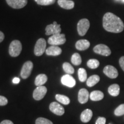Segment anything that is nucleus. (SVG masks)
I'll list each match as a JSON object with an SVG mask.
<instances>
[{"label": "nucleus", "mask_w": 124, "mask_h": 124, "mask_svg": "<svg viewBox=\"0 0 124 124\" xmlns=\"http://www.w3.org/2000/svg\"><path fill=\"white\" fill-rule=\"evenodd\" d=\"M66 41V36L64 34L58 33L52 35L48 38V43L51 46H59L64 44Z\"/></svg>", "instance_id": "obj_3"}, {"label": "nucleus", "mask_w": 124, "mask_h": 124, "mask_svg": "<svg viewBox=\"0 0 124 124\" xmlns=\"http://www.w3.org/2000/svg\"><path fill=\"white\" fill-rule=\"evenodd\" d=\"M0 124H14L13 122L10 120H4L0 123Z\"/></svg>", "instance_id": "obj_34"}, {"label": "nucleus", "mask_w": 124, "mask_h": 124, "mask_svg": "<svg viewBox=\"0 0 124 124\" xmlns=\"http://www.w3.org/2000/svg\"><path fill=\"white\" fill-rule=\"evenodd\" d=\"M93 117V111L90 109H86L81 113L80 120L84 123L89 122Z\"/></svg>", "instance_id": "obj_18"}, {"label": "nucleus", "mask_w": 124, "mask_h": 124, "mask_svg": "<svg viewBox=\"0 0 124 124\" xmlns=\"http://www.w3.org/2000/svg\"><path fill=\"white\" fill-rule=\"evenodd\" d=\"M36 124H53V123L48 119L40 117L36 120Z\"/></svg>", "instance_id": "obj_30"}, {"label": "nucleus", "mask_w": 124, "mask_h": 124, "mask_svg": "<svg viewBox=\"0 0 124 124\" xmlns=\"http://www.w3.org/2000/svg\"><path fill=\"white\" fill-rule=\"evenodd\" d=\"M49 109L54 114L58 116H62L64 113V108L59 103L53 102L49 105Z\"/></svg>", "instance_id": "obj_10"}, {"label": "nucleus", "mask_w": 124, "mask_h": 124, "mask_svg": "<svg viewBox=\"0 0 124 124\" xmlns=\"http://www.w3.org/2000/svg\"><path fill=\"white\" fill-rule=\"evenodd\" d=\"M62 49L59 46H52L46 50V53L48 56H58L62 54Z\"/></svg>", "instance_id": "obj_15"}, {"label": "nucleus", "mask_w": 124, "mask_h": 124, "mask_svg": "<svg viewBox=\"0 0 124 124\" xmlns=\"http://www.w3.org/2000/svg\"><path fill=\"white\" fill-rule=\"evenodd\" d=\"M71 62L75 66H79L82 63V58L78 53H75L71 57Z\"/></svg>", "instance_id": "obj_24"}, {"label": "nucleus", "mask_w": 124, "mask_h": 124, "mask_svg": "<svg viewBox=\"0 0 124 124\" xmlns=\"http://www.w3.org/2000/svg\"><path fill=\"white\" fill-rule=\"evenodd\" d=\"M122 2H124V0H122Z\"/></svg>", "instance_id": "obj_37"}, {"label": "nucleus", "mask_w": 124, "mask_h": 124, "mask_svg": "<svg viewBox=\"0 0 124 124\" xmlns=\"http://www.w3.org/2000/svg\"><path fill=\"white\" fill-rule=\"evenodd\" d=\"M103 73L107 77L111 79H115L118 76V72L117 70L114 67L110 65L106 66L103 69Z\"/></svg>", "instance_id": "obj_11"}, {"label": "nucleus", "mask_w": 124, "mask_h": 124, "mask_svg": "<svg viewBox=\"0 0 124 124\" xmlns=\"http://www.w3.org/2000/svg\"><path fill=\"white\" fill-rule=\"evenodd\" d=\"M90 46V43L87 40H79L76 43L75 47L79 51H85L88 49Z\"/></svg>", "instance_id": "obj_16"}, {"label": "nucleus", "mask_w": 124, "mask_h": 124, "mask_svg": "<svg viewBox=\"0 0 124 124\" xmlns=\"http://www.w3.org/2000/svg\"><path fill=\"white\" fill-rule=\"evenodd\" d=\"M48 78L45 74H39L35 79V85L37 86H41L45 84L47 81Z\"/></svg>", "instance_id": "obj_21"}, {"label": "nucleus", "mask_w": 124, "mask_h": 124, "mask_svg": "<svg viewBox=\"0 0 124 124\" xmlns=\"http://www.w3.org/2000/svg\"><path fill=\"white\" fill-rule=\"evenodd\" d=\"M22 50V45L19 40H13L10 43L9 48V53L12 57H17Z\"/></svg>", "instance_id": "obj_2"}, {"label": "nucleus", "mask_w": 124, "mask_h": 124, "mask_svg": "<svg viewBox=\"0 0 124 124\" xmlns=\"http://www.w3.org/2000/svg\"><path fill=\"white\" fill-rule=\"evenodd\" d=\"M47 89L45 86H38L33 91V97L35 100L40 101L42 100L46 95Z\"/></svg>", "instance_id": "obj_9"}, {"label": "nucleus", "mask_w": 124, "mask_h": 124, "mask_svg": "<svg viewBox=\"0 0 124 124\" xmlns=\"http://www.w3.org/2000/svg\"><path fill=\"white\" fill-rule=\"evenodd\" d=\"M36 3L40 5H50L54 4L56 0H35Z\"/></svg>", "instance_id": "obj_28"}, {"label": "nucleus", "mask_w": 124, "mask_h": 124, "mask_svg": "<svg viewBox=\"0 0 124 124\" xmlns=\"http://www.w3.org/2000/svg\"><path fill=\"white\" fill-rule=\"evenodd\" d=\"M90 28V22L87 18H83L79 21L77 25V30L78 34L81 36L86 35Z\"/></svg>", "instance_id": "obj_4"}, {"label": "nucleus", "mask_w": 124, "mask_h": 124, "mask_svg": "<svg viewBox=\"0 0 124 124\" xmlns=\"http://www.w3.org/2000/svg\"><path fill=\"white\" fill-rule=\"evenodd\" d=\"M120 88L118 84H113L109 86L108 89V92L110 95L113 97H117L120 94Z\"/></svg>", "instance_id": "obj_20"}, {"label": "nucleus", "mask_w": 124, "mask_h": 124, "mask_svg": "<svg viewBox=\"0 0 124 124\" xmlns=\"http://www.w3.org/2000/svg\"><path fill=\"white\" fill-rule=\"evenodd\" d=\"M62 83L64 86L69 87H73L75 86L76 81L75 79L69 74L63 75L61 79Z\"/></svg>", "instance_id": "obj_13"}, {"label": "nucleus", "mask_w": 124, "mask_h": 124, "mask_svg": "<svg viewBox=\"0 0 124 124\" xmlns=\"http://www.w3.org/2000/svg\"><path fill=\"white\" fill-rule=\"evenodd\" d=\"M103 27L108 32L118 33L124 31V24L119 17L108 12L103 16Z\"/></svg>", "instance_id": "obj_1"}, {"label": "nucleus", "mask_w": 124, "mask_h": 124, "mask_svg": "<svg viewBox=\"0 0 124 124\" xmlns=\"http://www.w3.org/2000/svg\"><path fill=\"white\" fill-rule=\"evenodd\" d=\"M100 78L97 75H93L90 77L89 78L87 79L86 84L87 86L91 87L95 86L100 81Z\"/></svg>", "instance_id": "obj_22"}, {"label": "nucleus", "mask_w": 124, "mask_h": 124, "mask_svg": "<svg viewBox=\"0 0 124 124\" xmlns=\"http://www.w3.org/2000/svg\"><path fill=\"white\" fill-rule=\"evenodd\" d=\"M63 69L67 74L71 75V74L74 73V67L71 66V64H70L69 63H67V62H65V63H63Z\"/></svg>", "instance_id": "obj_26"}, {"label": "nucleus", "mask_w": 124, "mask_h": 124, "mask_svg": "<svg viewBox=\"0 0 124 124\" xmlns=\"http://www.w3.org/2000/svg\"><path fill=\"white\" fill-rule=\"evenodd\" d=\"M56 100L58 101V102H60L62 104L67 105H69L70 102V100L69 97H66V96L61 95V94H57L55 96Z\"/></svg>", "instance_id": "obj_23"}, {"label": "nucleus", "mask_w": 124, "mask_h": 124, "mask_svg": "<svg viewBox=\"0 0 124 124\" xmlns=\"http://www.w3.org/2000/svg\"><path fill=\"white\" fill-rule=\"evenodd\" d=\"M7 4L14 9H21L25 7L28 0H6Z\"/></svg>", "instance_id": "obj_12"}, {"label": "nucleus", "mask_w": 124, "mask_h": 124, "mask_svg": "<svg viewBox=\"0 0 124 124\" xmlns=\"http://www.w3.org/2000/svg\"><path fill=\"white\" fill-rule=\"evenodd\" d=\"M94 52L99 55L108 56L111 54V50L108 46L105 44H98L93 48Z\"/></svg>", "instance_id": "obj_7"}, {"label": "nucleus", "mask_w": 124, "mask_h": 124, "mask_svg": "<svg viewBox=\"0 0 124 124\" xmlns=\"http://www.w3.org/2000/svg\"><path fill=\"white\" fill-rule=\"evenodd\" d=\"M78 74L79 79L80 82H84L87 80V75L86 70L83 69V68H80L78 70Z\"/></svg>", "instance_id": "obj_25"}, {"label": "nucleus", "mask_w": 124, "mask_h": 124, "mask_svg": "<svg viewBox=\"0 0 124 124\" xmlns=\"http://www.w3.org/2000/svg\"><path fill=\"white\" fill-rule=\"evenodd\" d=\"M90 98L93 101H98L102 100L104 97V94L101 91H93L90 94Z\"/></svg>", "instance_id": "obj_19"}, {"label": "nucleus", "mask_w": 124, "mask_h": 124, "mask_svg": "<svg viewBox=\"0 0 124 124\" xmlns=\"http://www.w3.org/2000/svg\"><path fill=\"white\" fill-rule=\"evenodd\" d=\"M4 38H5L4 34L1 31H0V43L2 42L3 40H4Z\"/></svg>", "instance_id": "obj_36"}, {"label": "nucleus", "mask_w": 124, "mask_h": 124, "mask_svg": "<svg viewBox=\"0 0 124 124\" xmlns=\"http://www.w3.org/2000/svg\"><path fill=\"white\" fill-rule=\"evenodd\" d=\"M87 65L89 67L90 69H97L100 66V62L97 59H90L87 63Z\"/></svg>", "instance_id": "obj_27"}, {"label": "nucleus", "mask_w": 124, "mask_h": 124, "mask_svg": "<svg viewBox=\"0 0 124 124\" xmlns=\"http://www.w3.org/2000/svg\"><path fill=\"white\" fill-rule=\"evenodd\" d=\"M20 81V78H17V77L13 79V83H15V84H18V83H19Z\"/></svg>", "instance_id": "obj_35"}, {"label": "nucleus", "mask_w": 124, "mask_h": 124, "mask_svg": "<svg viewBox=\"0 0 124 124\" xmlns=\"http://www.w3.org/2000/svg\"><path fill=\"white\" fill-rule=\"evenodd\" d=\"M60 25L58 24L56 21H54L53 24H49L46 28V35H54L56 34L60 33L61 32V28Z\"/></svg>", "instance_id": "obj_8"}, {"label": "nucleus", "mask_w": 124, "mask_h": 124, "mask_svg": "<svg viewBox=\"0 0 124 124\" xmlns=\"http://www.w3.org/2000/svg\"><path fill=\"white\" fill-rule=\"evenodd\" d=\"M8 103V101L4 96L0 95V106H5Z\"/></svg>", "instance_id": "obj_31"}, {"label": "nucleus", "mask_w": 124, "mask_h": 124, "mask_svg": "<svg viewBox=\"0 0 124 124\" xmlns=\"http://www.w3.org/2000/svg\"><path fill=\"white\" fill-rule=\"evenodd\" d=\"M114 114L117 116H121L124 114V104L118 106L114 110Z\"/></svg>", "instance_id": "obj_29"}, {"label": "nucleus", "mask_w": 124, "mask_h": 124, "mask_svg": "<svg viewBox=\"0 0 124 124\" xmlns=\"http://www.w3.org/2000/svg\"><path fill=\"white\" fill-rule=\"evenodd\" d=\"M90 97L89 91L85 89H80L78 93V101L82 104L86 103Z\"/></svg>", "instance_id": "obj_14"}, {"label": "nucleus", "mask_w": 124, "mask_h": 124, "mask_svg": "<svg viewBox=\"0 0 124 124\" xmlns=\"http://www.w3.org/2000/svg\"><path fill=\"white\" fill-rule=\"evenodd\" d=\"M58 5L60 7L63 9H72L74 7V2L70 0H58Z\"/></svg>", "instance_id": "obj_17"}, {"label": "nucleus", "mask_w": 124, "mask_h": 124, "mask_svg": "<svg viewBox=\"0 0 124 124\" xmlns=\"http://www.w3.org/2000/svg\"><path fill=\"white\" fill-rule=\"evenodd\" d=\"M33 67V63L31 61H27L23 65L21 71V77L22 78L27 79L30 76Z\"/></svg>", "instance_id": "obj_6"}, {"label": "nucleus", "mask_w": 124, "mask_h": 124, "mask_svg": "<svg viewBox=\"0 0 124 124\" xmlns=\"http://www.w3.org/2000/svg\"><path fill=\"white\" fill-rule=\"evenodd\" d=\"M119 63H120V66L122 70L124 71V56H122L121 58L119 60Z\"/></svg>", "instance_id": "obj_33"}, {"label": "nucleus", "mask_w": 124, "mask_h": 124, "mask_svg": "<svg viewBox=\"0 0 124 124\" xmlns=\"http://www.w3.org/2000/svg\"><path fill=\"white\" fill-rule=\"evenodd\" d=\"M106 118L105 117H98L96 121L95 124H106Z\"/></svg>", "instance_id": "obj_32"}, {"label": "nucleus", "mask_w": 124, "mask_h": 124, "mask_svg": "<svg viewBox=\"0 0 124 124\" xmlns=\"http://www.w3.org/2000/svg\"><path fill=\"white\" fill-rule=\"evenodd\" d=\"M46 50V41L44 39L40 38L37 41L36 43L35 48H34V53L35 55L40 56H41Z\"/></svg>", "instance_id": "obj_5"}]
</instances>
